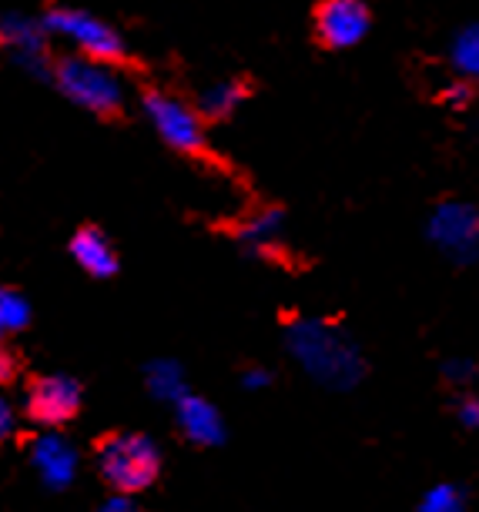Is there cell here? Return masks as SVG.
<instances>
[{
    "instance_id": "10",
    "label": "cell",
    "mask_w": 479,
    "mask_h": 512,
    "mask_svg": "<svg viewBox=\"0 0 479 512\" xmlns=\"http://www.w3.org/2000/svg\"><path fill=\"white\" fill-rule=\"evenodd\" d=\"M31 462L41 472L47 489H67L74 482V472H78V456H74V449L61 436L37 439L31 449Z\"/></svg>"
},
{
    "instance_id": "24",
    "label": "cell",
    "mask_w": 479,
    "mask_h": 512,
    "mask_svg": "<svg viewBox=\"0 0 479 512\" xmlns=\"http://www.w3.org/2000/svg\"><path fill=\"white\" fill-rule=\"evenodd\" d=\"M466 98H469V88H466V84H456L453 91H446V101H453V104H466Z\"/></svg>"
},
{
    "instance_id": "21",
    "label": "cell",
    "mask_w": 479,
    "mask_h": 512,
    "mask_svg": "<svg viewBox=\"0 0 479 512\" xmlns=\"http://www.w3.org/2000/svg\"><path fill=\"white\" fill-rule=\"evenodd\" d=\"M0 432H4V439H11L14 436V412H11V405H0Z\"/></svg>"
},
{
    "instance_id": "13",
    "label": "cell",
    "mask_w": 479,
    "mask_h": 512,
    "mask_svg": "<svg viewBox=\"0 0 479 512\" xmlns=\"http://www.w3.org/2000/svg\"><path fill=\"white\" fill-rule=\"evenodd\" d=\"M282 225H285V215L279 208H262L235 228V238L252 248L255 255H272L282 238Z\"/></svg>"
},
{
    "instance_id": "11",
    "label": "cell",
    "mask_w": 479,
    "mask_h": 512,
    "mask_svg": "<svg viewBox=\"0 0 479 512\" xmlns=\"http://www.w3.org/2000/svg\"><path fill=\"white\" fill-rule=\"evenodd\" d=\"M71 255L91 278H114L121 268L118 251L111 248V241L104 238L101 228H81L71 238Z\"/></svg>"
},
{
    "instance_id": "20",
    "label": "cell",
    "mask_w": 479,
    "mask_h": 512,
    "mask_svg": "<svg viewBox=\"0 0 479 512\" xmlns=\"http://www.w3.org/2000/svg\"><path fill=\"white\" fill-rule=\"evenodd\" d=\"M272 382L268 379V372H262V369H248L245 375H242V385L248 392H258V389H265V385Z\"/></svg>"
},
{
    "instance_id": "5",
    "label": "cell",
    "mask_w": 479,
    "mask_h": 512,
    "mask_svg": "<svg viewBox=\"0 0 479 512\" xmlns=\"http://www.w3.org/2000/svg\"><path fill=\"white\" fill-rule=\"evenodd\" d=\"M44 31L67 37V41H74V47H78L81 54L98 57V61H108V64L124 61V44H121L118 31L88 11L51 7V11L44 14Z\"/></svg>"
},
{
    "instance_id": "23",
    "label": "cell",
    "mask_w": 479,
    "mask_h": 512,
    "mask_svg": "<svg viewBox=\"0 0 479 512\" xmlns=\"http://www.w3.org/2000/svg\"><path fill=\"white\" fill-rule=\"evenodd\" d=\"M124 509H134V502L128 492H118L111 502H104V512H124Z\"/></svg>"
},
{
    "instance_id": "8",
    "label": "cell",
    "mask_w": 479,
    "mask_h": 512,
    "mask_svg": "<svg viewBox=\"0 0 479 512\" xmlns=\"http://www.w3.org/2000/svg\"><path fill=\"white\" fill-rule=\"evenodd\" d=\"M81 412V385L71 375H44L27 392V415L37 425L57 429Z\"/></svg>"
},
{
    "instance_id": "2",
    "label": "cell",
    "mask_w": 479,
    "mask_h": 512,
    "mask_svg": "<svg viewBox=\"0 0 479 512\" xmlns=\"http://www.w3.org/2000/svg\"><path fill=\"white\" fill-rule=\"evenodd\" d=\"M98 469L114 492L138 496L148 486H155L161 472V452L141 432H114V436L98 439Z\"/></svg>"
},
{
    "instance_id": "1",
    "label": "cell",
    "mask_w": 479,
    "mask_h": 512,
    "mask_svg": "<svg viewBox=\"0 0 479 512\" xmlns=\"http://www.w3.org/2000/svg\"><path fill=\"white\" fill-rule=\"evenodd\" d=\"M289 352L315 382L329 389H352L366 375L359 345L332 322H295L289 328Z\"/></svg>"
},
{
    "instance_id": "18",
    "label": "cell",
    "mask_w": 479,
    "mask_h": 512,
    "mask_svg": "<svg viewBox=\"0 0 479 512\" xmlns=\"http://www.w3.org/2000/svg\"><path fill=\"white\" fill-rule=\"evenodd\" d=\"M419 509L423 512H459L463 509V492L456 486H449V482H443V486H433L426 492L423 502H419Z\"/></svg>"
},
{
    "instance_id": "15",
    "label": "cell",
    "mask_w": 479,
    "mask_h": 512,
    "mask_svg": "<svg viewBox=\"0 0 479 512\" xmlns=\"http://www.w3.org/2000/svg\"><path fill=\"white\" fill-rule=\"evenodd\" d=\"M148 392L155 399H165V402H178L185 392V375L175 362H151L148 365Z\"/></svg>"
},
{
    "instance_id": "7",
    "label": "cell",
    "mask_w": 479,
    "mask_h": 512,
    "mask_svg": "<svg viewBox=\"0 0 479 512\" xmlns=\"http://www.w3.org/2000/svg\"><path fill=\"white\" fill-rule=\"evenodd\" d=\"M366 0H319L315 7V34L329 51H349L369 34Z\"/></svg>"
},
{
    "instance_id": "16",
    "label": "cell",
    "mask_w": 479,
    "mask_h": 512,
    "mask_svg": "<svg viewBox=\"0 0 479 512\" xmlns=\"http://www.w3.org/2000/svg\"><path fill=\"white\" fill-rule=\"evenodd\" d=\"M27 322H31V305H27V298L17 292V288H4V292H0V328H4V335L24 332Z\"/></svg>"
},
{
    "instance_id": "22",
    "label": "cell",
    "mask_w": 479,
    "mask_h": 512,
    "mask_svg": "<svg viewBox=\"0 0 479 512\" xmlns=\"http://www.w3.org/2000/svg\"><path fill=\"white\" fill-rule=\"evenodd\" d=\"M0 365H4V369H0V375H4V385H11L14 375H17V359L11 352H4V355H0Z\"/></svg>"
},
{
    "instance_id": "12",
    "label": "cell",
    "mask_w": 479,
    "mask_h": 512,
    "mask_svg": "<svg viewBox=\"0 0 479 512\" xmlns=\"http://www.w3.org/2000/svg\"><path fill=\"white\" fill-rule=\"evenodd\" d=\"M4 44L11 47L14 57L31 71H44L47 67V44L41 37V27L21 21V17H7L4 21Z\"/></svg>"
},
{
    "instance_id": "6",
    "label": "cell",
    "mask_w": 479,
    "mask_h": 512,
    "mask_svg": "<svg viewBox=\"0 0 479 512\" xmlns=\"http://www.w3.org/2000/svg\"><path fill=\"white\" fill-rule=\"evenodd\" d=\"M429 238L456 262H469L479 251V208L466 201H446L429 218Z\"/></svg>"
},
{
    "instance_id": "3",
    "label": "cell",
    "mask_w": 479,
    "mask_h": 512,
    "mask_svg": "<svg viewBox=\"0 0 479 512\" xmlns=\"http://www.w3.org/2000/svg\"><path fill=\"white\" fill-rule=\"evenodd\" d=\"M54 84L57 91L64 94L67 101H74L78 108L98 114V118H114L121 114V84L118 77L111 74L108 61H98V57H88V54H71V57H61L54 64Z\"/></svg>"
},
{
    "instance_id": "19",
    "label": "cell",
    "mask_w": 479,
    "mask_h": 512,
    "mask_svg": "<svg viewBox=\"0 0 479 512\" xmlns=\"http://www.w3.org/2000/svg\"><path fill=\"white\" fill-rule=\"evenodd\" d=\"M456 415H459V422H463L466 429H479V399H476V395H466V399L459 402Z\"/></svg>"
},
{
    "instance_id": "14",
    "label": "cell",
    "mask_w": 479,
    "mask_h": 512,
    "mask_svg": "<svg viewBox=\"0 0 479 512\" xmlns=\"http://www.w3.org/2000/svg\"><path fill=\"white\" fill-rule=\"evenodd\" d=\"M245 98H248V84L242 77H228V81H218L212 88L201 91L198 111L205 114V121H225L242 108Z\"/></svg>"
},
{
    "instance_id": "9",
    "label": "cell",
    "mask_w": 479,
    "mask_h": 512,
    "mask_svg": "<svg viewBox=\"0 0 479 512\" xmlns=\"http://www.w3.org/2000/svg\"><path fill=\"white\" fill-rule=\"evenodd\" d=\"M175 415H178V429L181 436L195 446H222L225 442V422L218 409L208 399H198V395H181L175 402Z\"/></svg>"
},
{
    "instance_id": "17",
    "label": "cell",
    "mask_w": 479,
    "mask_h": 512,
    "mask_svg": "<svg viewBox=\"0 0 479 512\" xmlns=\"http://www.w3.org/2000/svg\"><path fill=\"white\" fill-rule=\"evenodd\" d=\"M453 64L463 77H476L479 81V24L459 31L453 41Z\"/></svg>"
},
{
    "instance_id": "4",
    "label": "cell",
    "mask_w": 479,
    "mask_h": 512,
    "mask_svg": "<svg viewBox=\"0 0 479 512\" xmlns=\"http://www.w3.org/2000/svg\"><path fill=\"white\" fill-rule=\"evenodd\" d=\"M145 114L155 124L158 138L168 144L171 151L188 154V158H212L205 138V114L198 108H188L185 101L171 98L165 91H148L145 94Z\"/></svg>"
}]
</instances>
